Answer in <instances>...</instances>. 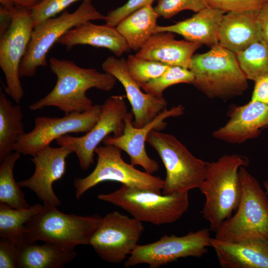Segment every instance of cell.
I'll list each match as a JSON object with an SVG mask.
<instances>
[{"mask_svg":"<svg viewBox=\"0 0 268 268\" xmlns=\"http://www.w3.org/2000/svg\"><path fill=\"white\" fill-rule=\"evenodd\" d=\"M202 45L187 40H177L174 33L161 32L153 34L135 55L168 66L189 69L195 52Z\"/></svg>","mask_w":268,"mask_h":268,"instance_id":"ffe728a7","label":"cell"},{"mask_svg":"<svg viewBox=\"0 0 268 268\" xmlns=\"http://www.w3.org/2000/svg\"><path fill=\"white\" fill-rule=\"evenodd\" d=\"M49 64L51 71L56 75V83L46 96L29 106L31 110L54 106L65 113L85 112L93 106L86 95L88 90L95 88L109 91L117 80L108 73L83 68L67 60L52 57Z\"/></svg>","mask_w":268,"mask_h":268,"instance_id":"6da1fadb","label":"cell"},{"mask_svg":"<svg viewBox=\"0 0 268 268\" xmlns=\"http://www.w3.org/2000/svg\"><path fill=\"white\" fill-rule=\"evenodd\" d=\"M91 1H82L74 12L65 10L58 16L47 19L34 27L20 64V77H32L38 68L47 66L49 51L67 31L87 21L105 20L106 16L96 9Z\"/></svg>","mask_w":268,"mask_h":268,"instance_id":"ba28073f","label":"cell"},{"mask_svg":"<svg viewBox=\"0 0 268 268\" xmlns=\"http://www.w3.org/2000/svg\"><path fill=\"white\" fill-rule=\"evenodd\" d=\"M23 242L16 244L20 268H59L76 256L75 248H67L44 242Z\"/></svg>","mask_w":268,"mask_h":268,"instance_id":"cb8c5ba5","label":"cell"},{"mask_svg":"<svg viewBox=\"0 0 268 268\" xmlns=\"http://www.w3.org/2000/svg\"><path fill=\"white\" fill-rule=\"evenodd\" d=\"M249 163L247 157L236 154L207 162L205 178L199 189L205 196L202 214L210 231L215 232L238 208L242 192L239 170Z\"/></svg>","mask_w":268,"mask_h":268,"instance_id":"7a4b0ae2","label":"cell"},{"mask_svg":"<svg viewBox=\"0 0 268 268\" xmlns=\"http://www.w3.org/2000/svg\"><path fill=\"white\" fill-rule=\"evenodd\" d=\"M239 175L242 192L238 208L221 224L214 238L229 242L268 239V196L245 166L240 168Z\"/></svg>","mask_w":268,"mask_h":268,"instance_id":"277c9868","label":"cell"},{"mask_svg":"<svg viewBox=\"0 0 268 268\" xmlns=\"http://www.w3.org/2000/svg\"><path fill=\"white\" fill-rule=\"evenodd\" d=\"M266 103H267V104H268V99H267V100Z\"/></svg>","mask_w":268,"mask_h":268,"instance_id":"b9f144b4","label":"cell"},{"mask_svg":"<svg viewBox=\"0 0 268 268\" xmlns=\"http://www.w3.org/2000/svg\"><path fill=\"white\" fill-rule=\"evenodd\" d=\"M126 64L129 73L140 87L141 85L160 76L170 67L133 55H129Z\"/></svg>","mask_w":268,"mask_h":268,"instance_id":"4dcf8cb0","label":"cell"},{"mask_svg":"<svg viewBox=\"0 0 268 268\" xmlns=\"http://www.w3.org/2000/svg\"><path fill=\"white\" fill-rule=\"evenodd\" d=\"M22 111L19 105H13L0 90V162L14 150L18 139L25 133Z\"/></svg>","mask_w":268,"mask_h":268,"instance_id":"484cf974","label":"cell"},{"mask_svg":"<svg viewBox=\"0 0 268 268\" xmlns=\"http://www.w3.org/2000/svg\"><path fill=\"white\" fill-rule=\"evenodd\" d=\"M194 81V74L189 69L170 66L160 76L141 85V88L145 93L161 97L168 87L178 83L193 84Z\"/></svg>","mask_w":268,"mask_h":268,"instance_id":"f546056e","label":"cell"},{"mask_svg":"<svg viewBox=\"0 0 268 268\" xmlns=\"http://www.w3.org/2000/svg\"><path fill=\"white\" fill-rule=\"evenodd\" d=\"M189 69L194 75L193 84L209 98L239 96L248 87L237 54L219 44L193 55Z\"/></svg>","mask_w":268,"mask_h":268,"instance_id":"3957f363","label":"cell"},{"mask_svg":"<svg viewBox=\"0 0 268 268\" xmlns=\"http://www.w3.org/2000/svg\"><path fill=\"white\" fill-rule=\"evenodd\" d=\"M101 112V105H95L85 112L65 113L61 118L37 117L34 128L18 139L14 150L33 156L63 135L70 133H87L97 122Z\"/></svg>","mask_w":268,"mask_h":268,"instance_id":"4fadbf2b","label":"cell"},{"mask_svg":"<svg viewBox=\"0 0 268 268\" xmlns=\"http://www.w3.org/2000/svg\"><path fill=\"white\" fill-rule=\"evenodd\" d=\"M227 122L212 133L213 136L230 143H241L257 137L268 125V104L251 100L232 107Z\"/></svg>","mask_w":268,"mask_h":268,"instance_id":"ac0fdd59","label":"cell"},{"mask_svg":"<svg viewBox=\"0 0 268 268\" xmlns=\"http://www.w3.org/2000/svg\"><path fill=\"white\" fill-rule=\"evenodd\" d=\"M184 108L182 105L173 106L170 109H165L151 122L141 128H136L133 124L134 115L132 112L127 114L125 119L123 134L118 136L108 135L103 141L104 145H112L124 151L129 155L130 163L141 166L145 172L153 174L159 169L158 162L151 158L147 154L145 144L151 131L159 130L165 128L164 120L170 117L182 115Z\"/></svg>","mask_w":268,"mask_h":268,"instance_id":"9a60e30c","label":"cell"},{"mask_svg":"<svg viewBox=\"0 0 268 268\" xmlns=\"http://www.w3.org/2000/svg\"><path fill=\"white\" fill-rule=\"evenodd\" d=\"M31 13V9L16 7L10 27L0 37V67L5 76V92L17 103L24 96L19 70L34 28Z\"/></svg>","mask_w":268,"mask_h":268,"instance_id":"5bb4252c","label":"cell"},{"mask_svg":"<svg viewBox=\"0 0 268 268\" xmlns=\"http://www.w3.org/2000/svg\"><path fill=\"white\" fill-rule=\"evenodd\" d=\"M102 68L123 86L132 106L134 127L144 126L166 109L167 102L163 96L158 97L142 91L140 86L129 73L125 59L108 57L102 64Z\"/></svg>","mask_w":268,"mask_h":268,"instance_id":"e0dca14e","label":"cell"},{"mask_svg":"<svg viewBox=\"0 0 268 268\" xmlns=\"http://www.w3.org/2000/svg\"><path fill=\"white\" fill-rule=\"evenodd\" d=\"M210 247L223 268H268L267 239L229 242L211 237Z\"/></svg>","mask_w":268,"mask_h":268,"instance_id":"d6986e66","label":"cell"},{"mask_svg":"<svg viewBox=\"0 0 268 268\" xmlns=\"http://www.w3.org/2000/svg\"><path fill=\"white\" fill-rule=\"evenodd\" d=\"M98 198L122 208L142 222L157 225L176 222L189 206V192L164 195L124 185L112 193L99 194Z\"/></svg>","mask_w":268,"mask_h":268,"instance_id":"5b68a950","label":"cell"},{"mask_svg":"<svg viewBox=\"0 0 268 268\" xmlns=\"http://www.w3.org/2000/svg\"><path fill=\"white\" fill-rule=\"evenodd\" d=\"M264 187L265 189V191L268 196V182L266 181L264 183Z\"/></svg>","mask_w":268,"mask_h":268,"instance_id":"60d3db41","label":"cell"},{"mask_svg":"<svg viewBox=\"0 0 268 268\" xmlns=\"http://www.w3.org/2000/svg\"><path fill=\"white\" fill-rule=\"evenodd\" d=\"M124 97L113 95L107 98L101 105L97 122L85 134L75 137L67 134L56 139L59 146H67L75 153L81 170H87L94 163L95 150L107 136L123 134L124 119L128 113Z\"/></svg>","mask_w":268,"mask_h":268,"instance_id":"8fae6325","label":"cell"},{"mask_svg":"<svg viewBox=\"0 0 268 268\" xmlns=\"http://www.w3.org/2000/svg\"><path fill=\"white\" fill-rule=\"evenodd\" d=\"M156 0H128L123 5L110 11L106 15V24L116 27L126 16L144 6L152 5Z\"/></svg>","mask_w":268,"mask_h":268,"instance_id":"e575fe53","label":"cell"},{"mask_svg":"<svg viewBox=\"0 0 268 268\" xmlns=\"http://www.w3.org/2000/svg\"><path fill=\"white\" fill-rule=\"evenodd\" d=\"M262 42L268 47V2L259 12Z\"/></svg>","mask_w":268,"mask_h":268,"instance_id":"f35d334b","label":"cell"},{"mask_svg":"<svg viewBox=\"0 0 268 268\" xmlns=\"http://www.w3.org/2000/svg\"><path fill=\"white\" fill-rule=\"evenodd\" d=\"M207 7L204 0H158L154 9L159 17L169 19L183 10L198 12Z\"/></svg>","mask_w":268,"mask_h":268,"instance_id":"1f68e13d","label":"cell"},{"mask_svg":"<svg viewBox=\"0 0 268 268\" xmlns=\"http://www.w3.org/2000/svg\"><path fill=\"white\" fill-rule=\"evenodd\" d=\"M16 7L9 3H0V37L10 27L16 12Z\"/></svg>","mask_w":268,"mask_h":268,"instance_id":"8d00e7d4","label":"cell"},{"mask_svg":"<svg viewBox=\"0 0 268 268\" xmlns=\"http://www.w3.org/2000/svg\"><path fill=\"white\" fill-rule=\"evenodd\" d=\"M72 152L68 147L64 146L53 147L49 145L42 149L31 159L35 167L33 174L18 182V184L33 192L44 205L56 207L61 205L53 184L65 174L66 158Z\"/></svg>","mask_w":268,"mask_h":268,"instance_id":"2e32d148","label":"cell"},{"mask_svg":"<svg viewBox=\"0 0 268 268\" xmlns=\"http://www.w3.org/2000/svg\"><path fill=\"white\" fill-rule=\"evenodd\" d=\"M218 44L236 54L253 43L262 42L259 12H228L219 30Z\"/></svg>","mask_w":268,"mask_h":268,"instance_id":"7402d4cb","label":"cell"},{"mask_svg":"<svg viewBox=\"0 0 268 268\" xmlns=\"http://www.w3.org/2000/svg\"><path fill=\"white\" fill-rule=\"evenodd\" d=\"M122 150L112 145H99L95 149L97 163L93 171L84 178H74L75 197L79 199L87 191L100 183L115 181L131 187L162 193L164 180L141 171L125 162Z\"/></svg>","mask_w":268,"mask_h":268,"instance_id":"9c48e42d","label":"cell"},{"mask_svg":"<svg viewBox=\"0 0 268 268\" xmlns=\"http://www.w3.org/2000/svg\"><path fill=\"white\" fill-rule=\"evenodd\" d=\"M80 0H43L31 9L34 27L40 22L63 12L71 4Z\"/></svg>","mask_w":268,"mask_h":268,"instance_id":"d6a6232c","label":"cell"},{"mask_svg":"<svg viewBox=\"0 0 268 268\" xmlns=\"http://www.w3.org/2000/svg\"><path fill=\"white\" fill-rule=\"evenodd\" d=\"M146 142L158 153L166 170L163 194L184 193L199 188L205 178L207 162L193 155L171 134L152 130Z\"/></svg>","mask_w":268,"mask_h":268,"instance_id":"52a82bcc","label":"cell"},{"mask_svg":"<svg viewBox=\"0 0 268 268\" xmlns=\"http://www.w3.org/2000/svg\"><path fill=\"white\" fill-rule=\"evenodd\" d=\"M20 153L15 151L7 154L0 165V202L14 208H27L24 194L14 179L13 169Z\"/></svg>","mask_w":268,"mask_h":268,"instance_id":"83f0119b","label":"cell"},{"mask_svg":"<svg viewBox=\"0 0 268 268\" xmlns=\"http://www.w3.org/2000/svg\"><path fill=\"white\" fill-rule=\"evenodd\" d=\"M207 6L228 12H259L268 0H204Z\"/></svg>","mask_w":268,"mask_h":268,"instance_id":"836d02e7","label":"cell"},{"mask_svg":"<svg viewBox=\"0 0 268 268\" xmlns=\"http://www.w3.org/2000/svg\"><path fill=\"white\" fill-rule=\"evenodd\" d=\"M268 125L267 126L265 127V129H268Z\"/></svg>","mask_w":268,"mask_h":268,"instance_id":"7bdbcfd3","label":"cell"},{"mask_svg":"<svg viewBox=\"0 0 268 268\" xmlns=\"http://www.w3.org/2000/svg\"><path fill=\"white\" fill-rule=\"evenodd\" d=\"M19 268L16 244L4 238L0 239V268Z\"/></svg>","mask_w":268,"mask_h":268,"instance_id":"d590c367","label":"cell"},{"mask_svg":"<svg viewBox=\"0 0 268 268\" xmlns=\"http://www.w3.org/2000/svg\"><path fill=\"white\" fill-rule=\"evenodd\" d=\"M159 17L154 7L148 5L126 16L116 27L130 49L138 51L154 34Z\"/></svg>","mask_w":268,"mask_h":268,"instance_id":"d4e9b609","label":"cell"},{"mask_svg":"<svg viewBox=\"0 0 268 268\" xmlns=\"http://www.w3.org/2000/svg\"><path fill=\"white\" fill-rule=\"evenodd\" d=\"M144 230L142 222L115 211L102 217L89 245L103 261L120 264L138 245Z\"/></svg>","mask_w":268,"mask_h":268,"instance_id":"7c38bea8","label":"cell"},{"mask_svg":"<svg viewBox=\"0 0 268 268\" xmlns=\"http://www.w3.org/2000/svg\"><path fill=\"white\" fill-rule=\"evenodd\" d=\"M237 57L248 80L255 81L268 72V47L262 42L252 44Z\"/></svg>","mask_w":268,"mask_h":268,"instance_id":"f1b7e54d","label":"cell"},{"mask_svg":"<svg viewBox=\"0 0 268 268\" xmlns=\"http://www.w3.org/2000/svg\"><path fill=\"white\" fill-rule=\"evenodd\" d=\"M67 50L78 45H88L108 49L117 57L130 50L116 27L97 25L87 21L67 31L57 42Z\"/></svg>","mask_w":268,"mask_h":268,"instance_id":"44dd1931","label":"cell"},{"mask_svg":"<svg viewBox=\"0 0 268 268\" xmlns=\"http://www.w3.org/2000/svg\"><path fill=\"white\" fill-rule=\"evenodd\" d=\"M219 9L207 7L191 17L176 24L157 25L154 34L171 32L183 36L186 40L212 47L219 43V30L224 14Z\"/></svg>","mask_w":268,"mask_h":268,"instance_id":"603a6c76","label":"cell"},{"mask_svg":"<svg viewBox=\"0 0 268 268\" xmlns=\"http://www.w3.org/2000/svg\"><path fill=\"white\" fill-rule=\"evenodd\" d=\"M251 100L265 102L268 97V72L255 81Z\"/></svg>","mask_w":268,"mask_h":268,"instance_id":"74e56055","label":"cell"},{"mask_svg":"<svg viewBox=\"0 0 268 268\" xmlns=\"http://www.w3.org/2000/svg\"><path fill=\"white\" fill-rule=\"evenodd\" d=\"M102 220L98 214H66L56 206L43 204L40 211L26 224L23 242L41 241L67 248L89 245Z\"/></svg>","mask_w":268,"mask_h":268,"instance_id":"8992f818","label":"cell"},{"mask_svg":"<svg viewBox=\"0 0 268 268\" xmlns=\"http://www.w3.org/2000/svg\"><path fill=\"white\" fill-rule=\"evenodd\" d=\"M43 205L37 203L27 208H14L0 202V237L16 244L24 241L26 224L38 212Z\"/></svg>","mask_w":268,"mask_h":268,"instance_id":"4316f807","label":"cell"},{"mask_svg":"<svg viewBox=\"0 0 268 268\" xmlns=\"http://www.w3.org/2000/svg\"><path fill=\"white\" fill-rule=\"evenodd\" d=\"M209 231L201 229L183 236L164 235L154 242L138 245L124 262V266L147 264L150 268H158L180 258L200 257L210 247Z\"/></svg>","mask_w":268,"mask_h":268,"instance_id":"30bf717a","label":"cell"},{"mask_svg":"<svg viewBox=\"0 0 268 268\" xmlns=\"http://www.w3.org/2000/svg\"><path fill=\"white\" fill-rule=\"evenodd\" d=\"M43 0H0V3L11 4L18 8L32 9Z\"/></svg>","mask_w":268,"mask_h":268,"instance_id":"ab89813d","label":"cell"}]
</instances>
